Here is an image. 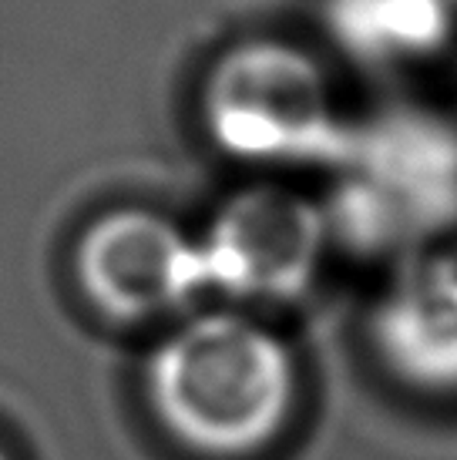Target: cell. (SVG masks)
I'll list each match as a JSON object with an SVG mask.
<instances>
[{
  "mask_svg": "<svg viewBox=\"0 0 457 460\" xmlns=\"http://www.w3.org/2000/svg\"><path fill=\"white\" fill-rule=\"evenodd\" d=\"M300 359L249 309H192L158 332L141 396L158 430L192 457L253 460L300 410Z\"/></svg>",
  "mask_w": 457,
  "mask_h": 460,
  "instance_id": "obj_1",
  "label": "cell"
},
{
  "mask_svg": "<svg viewBox=\"0 0 457 460\" xmlns=\"http://www.w3.org/2000/svg\"><path fill=\"white\" fill-rule=\"evenodd\" d=\"M199 128L226 162L296 172L350 155V115L317 51L282 38H246L212 58L195 98Z\"/></svg>",
  "mask_w": 457,
  "mask_h": 460,
  "instance_id": "obj_2",
  "label": "cell"
},
{
  "mask_svg": "<svg viewBox=\"0 0 457 460\" xmlns=\"http://www.w3.org/2000/svg\"><path fill=\"white\" fill-rule=\"evenodd\" d=\"M330 245V212L280 181L242 185L199 232L209 296L236 309L303 299Z\"/></svg>",
  "mask_w": 457,
  "mask_h": 460,
  "instance_id": "obj_3",
  "label": "cell"
},
{
  "mask_svg": "<svg viewBox=\"0 0 457 460\" xmlns=\"http://www.w3.org/2000/svg\"><path fill=\"white\" fill-rule=\"evenodd\" d=\"M71 276L94 316L128 330L175 323L209 296L199 235L145 205H118L85 222Z\"/></svg>",
  "mask_w": 457,
  "mask_h": 460,
  "instance_id": "obj_4",
  "label": "cell"
},
{
  "mask_svg": "<svg viewBox=\"0 0 457 460\" xmlns=\"http://www.w3.org/2000/svg\"><path fill=\"white\" fill-rule=\"evenodd\" d=\"M381 370L424 396H457V239L407 252L367 320Z\"/></svg>",
  "mask_w": 457,
  "mask_h": 460,
  "instance_id": "obj_5",
  "label": "cell"
},
{
  "mask_svg": "<svg viewBox=\"0 0 457 460\" xmlns=\"http://www.w3.org/2000/svg\"><path fill=\"white\" fill-rule=\"evenodd\" d=\"M336 21L360 58L414 61L457 31V0H336Z\"/></svg>",
  "mask_w": 457,
  "mask_h": 460,
  "instance_id": "obj_6",
  "label": "cell"
},
{
  "mask_svg": "<svg viewBox=\"0 0 457 460\" xmlns=\"http://www.w3.org/2000/svg\"><path fill=\"white\" fill-rule=\"evenodd\" d=\"M0 460H11V454H7L4 447H0Z\"/></svg>",
  "mask_w": 457,
  "mask_h": 460,
  "instance_id": "obj_7",
  "label": "cell"
}]
</instances>
